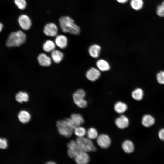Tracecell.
<instances>
[{"label":"cell","instance_id":"obj_4","mask_svg":"<svg viewBox=\"0 0 164 164\" xmlns=\"http://www.w3.org/2000/svg\"><path fill=\"white\" fill-rule=\"evenodd\" d=\"M76 141L81 151L86 152H94L96 148L91 140L88 138H77Z\"/></svg>","mask_w":164,"mask_h":164},{"label":"cell","instance_id":"obj_16","mask_svg":"<svg viewBox=\"0 0 164 164\" xmlns=\"http://www.w3.org/2000/svg\"><path fill=\"white\" fill-rule=\"evenodd\" d=\"M37 60L39 64L43 66H49L51 63V59L44 53H41L39 55Z\"/></svg>","mask_w":164,"mask_h":164},{"label":"cell","instance_id":"obj_34","mask_svg":"<svg viewBox=\"0 0 164 164\" xmlns=\"http://www.w3.org/2000/svg\"><path fill=\"white\" fill-rule=\"evenodd\" d=\"M128 0H116L119 3H126Z\"/></svg>","mask_w":164,"mask_h":164},{"label":"cell","instance_id":"obj_10","mask_svg":"<svg viewBox=\"0 0 164 164\" xmlns=\"http://www.w3.org/2000/svg\"><path fill=\"white\" fill-rule=\"evenodd\" d=\"M100 70L95 68L91 67L87 72L86 76L87 78L91 81H95L100 77Z\"/></svg>","mask_w":164,"mask_h":164},{"label":"cell","instance_id":"obj_12","mask_svg":"<svg viewBox=\"0 0 164 164\" xmlns=\"http://www.w3.org/2000/svg\"><path fill=\"white\" fill-rule=\"evenodd\" d=\"M89 156L87 152L82 151L74 158L77 164H87L89 161Z\"/></svg>","mask_w":164,"mask_h":164},{"label":"cell","instance_id":"obj_17","mask_svg":"<svg viewBox=\"0 0 164 164\" xmlns=\"http://www.w3.org/2000/svg\"><path fill=\"white\" fill-rule=\"evenodd\" d=\"M18 117L21 122L25 124L29 122L31 119V116L29 113L27 111L22 110L19 113Z\"/></svg>","mask_w":164,"mask_h":164},{"label":"cell","instance_id":"obj_20","mask_svg":"<svg viewBox=\"0 0 164 164\" xmlns=\"http://www.w3.org/2000/svg\"><path fill=\"white\" fill-rule=\"evenodd\" d=\"M51 57L56 63H60L63 60L64 55L62 52L57 50H55L51 52Z\"/></svg>","mask_w":164,"mask_h":164},{"label":"cell","instance_id":"obj_9","mask_svg":"<svg viewBox=\"0 0 164 164\" xmlns=\"http://www.w3.org/2000/svg\"><path fill=\"white\" fill-rule=\"evenodd\" d=\"M18 23L21 27L23 30L29 29L31 26V21L30 18L26 15H20L18 19Z\"/></svg>","mask_w":164,"mask_h":164},{"label":"cell","instance_id":"obj_2","mask_svg":"<svg viewBox=\"0 0 164 164\" xmlns=\"http://www.w3.org/2000/svg\"><path fill=\"white\" fill-rule=\"evenodd\" d=\"M56 126L59 133L64 137L69 138L73 132L74 128L70 118L58 120Z\"/></svg>","mask_w":164,"mask_h":164},{"label":"cell","instance_id":"obj_14","mask_svg":"<svg viewBox=\"0 0 164 164\" xmlns=\"http://www.w3.org/2000/svg\"><path fill=\"white\" fill-rule=\"evenodd\" d=\"M155 122V120L151 115L146 114L144 115L141 120V123L145 127H149L152 126Z\"/></svg>","mask_w":164,"mask_h":164},{"label":"cell","instance_id":"obj_7","mask_svg":"<svg viewBox=\"0 0 164 164\" xmlns=\"http://www.w3.org/2000/svg\"><path fill=\"white\" fill-rule=\"evenodd\" d=\"M97 142L101 147L106 149L110 146L111 141L110 137L108 135L102 134L98 135L97 138Z\"/></svg>","mask_w":164,"mask_h":164},{"label":"cell","instance_id":"obj_32","mask_svg":"<svg viewBox=\"0 0 164 164\" xmlns=\"http://www.w3.org/2000/svg\"><path fill=\"white\" fill-rule=\"evenodd\" d=\"M8 146L7 142L5 138H0V147L2 149H5Z\"/></svg>","mask_w":164,"mask_h":164},{"label":"cell","instance_id":"obj_23","mask_svg":"<svg viewBox=\"0 0 164 164\" xmlns=\"http://www.w3.org/2000/svg\"><path fill=\"white\" fill-rule=\"evenodd\" d=\"M128 109V106L126 103L121 101L116 102L114 106L115 111L118 114H121L125 112Z\"/></svg>","mask_w":164,"mask_h":164},{"label":"cell","instance_id":"obj_3","mask_svg":"<svg viewBox=\"0 0 164 164\" xmlns=\"http://www.w3.org/2000/svg\"><path fill=\"white\" fill-rule=\"evenodd\" d=\"M25 34L22 31H18L11 32L9 35L6 43L8 47L19 46L26 40Z\"/></svg>","mask_w":164,"mask_h":164},{"label":"cell","instance_id":"obj_24","mask_svg":"<svg viewBox=\"0 0 164 164\" xmlns=\"http://www.w3.org/2000/svg\"><path fill=\"white\" fill-rule=\"evenodd\" d=\"M15 98L18 102L22 103L28 101L29 100V94L27 92L20 91L16 94Z\"/></svg>","mask_w":164,"mask_h":164},{"label":"cell","instance_id":"obj_27","mask_svg":"<svg viewBox=\"0 0 164 164\" xmlns=\"http://www.w3.org/2000/svg\"><path fill=\"white\" fill-rule=\"evenodd\" d=\"M130 4L131 7L133 9L138 10L142 7L143 2L142 0H131Z\"/></svg>","mask_w":164,"mask_h":164},{"label":"cell","instance_id":"obj_31","mask_svg":"<svg viewBox=\"0 0 164 164\" xmlns=\"http://www.w3.org/2000/svg\"><path fill=\"white\" fill-rule=\"evenodd\" d=\"M156 12L159 16H164V1L158 6Z\"/></svg>","mask_w":164,"mask_h":164},{"label":"cell","instance_id":"obj_18","mask_svg":"<svg viewBox=\"0 0 164 164\" xmlns=\"http://www.w3.org/2000/svg\"><path fill=\"white\" fill-rule=\"evenodd\" d=\"M101 47L97 44L91 45L89 48L88 52L90 55L94 58H98L100 54Z\"/></svg>","mask_w":164,"mask_h":164},{"label":"cell","instance_id":"obj_1","mask_svg":"<svg viewBox=\"0 0 164 164\" xmlns=\"http://www.w3.org/2000/svg\"><path fill=\"white\" fill-rule=\"evenodd\" d=\"M60 26L62 31L65 33L78 35L80 33L79 27L75 24L74 20L68 16H63L59 19Z\"/></svg>","mask_w":164,"mask_h":164},{"label":"cell","instance_id":"obj_22","mask_svg":"<svg viewBox=\"0 0 164 164\" xmlns=\"http://www.w3.org/2000/svg\"><path fill=\"white\" fill-rule=\"evenodd\" d=\"M144 95L143 91L140 88L135 89L131 93V96L132 98L137 101L141 100L143 98Z\"/></svg>","mask_w":164,"mask_h":164},{"label":"cell","instance_id":"obj_26","mask_svg":"<svg viewBox=\"0 0 164 164\" xmlns=\"http://www.w3.org/2000/svg\"><path fill=\"white\" fill-rule=\"evenodd\" d=\"M73 132L77 138H82L84 137L87 132L84 128L80 126L75 128Z\"/></svg>","mask_w":164,"mask_h":164},{"label":"cell","instance_id":"obj_15","mask_svg":"<svg viewBox=\"0 0 164 164\" xmlns=\"http://www.w3.org/2000/svg\"><path fill=\"white\" fill-rule=\"evenodd\" d=\"M55 43L60 48L64 49L65 48L68 43V39L65 36L60 35L57 36L55 39Z\"/></svg>","mask_w":164,"mask_h":164},{"label":"cell","instance_id":"obj_30","mask_svg":"<svg viewBox=\"0 0 164 164\" xmlns=\"http://www.w3.org/2000/svg\"><path fill=\"white\" fill-rule=\"evenodd\" d=\"M156 79L159 84L164 85V71H160L157 73Z\"/></svg>","mask_w":164,"mask_h":164},{"label":"cell","instance_id":"obj_25","mask_svg":"<svg viewBox=\"0 0 164 164\" xmlns=\"http://www.w3.org/2000/svg\"><path fill=\"white\" fill-rule=\"evenodd\" d=\"M55 44L53 41L48 40L44 43L43 47L44 51L47 52H50L55 50Z\"/></svg>","mask_w":164,"mask_h":164},{"label":"cell","instance_id":"obj_21","mask_svg":"<svg viewBox=\"0 0 164 164\" xmlns=\"http://www.w3.org/2000/svg\"><path fill=\"white\" fill-rule=\"evenodd\" d=\"M96 64L98 69L101 71H106L110 69L109 63L103 59H101L97 60Z\"/></svg>","mask_w":164,"mask_h":164},{"label":"cell","instance_id":"obj_5","mask_svg":"<svg viewBox=\"0 0 164 164\" xmlns=\"http://www.w3.org/2000/svg\"><path fill=\"white\" fill-rule=\"evenodd\" d=\"M86 93L82 89L77 90L73 94V97L75 104L81 108H84L87 106V102L84 99Z\"/></svg>","mask_w":164,"mask_h":164},{"label":"cell","instance_id":"obj_35","mask_svg":"<svg viewBox=\"0 0 164 164\" xmlns=\"http://www.w3.org/2000/svg\"><path fill=\"white\" fill-rule=\"evenodd\" d=\"M46 164H56L55 162L53 161H50L47 162Z\"/></svg>","mask_w":164,"mask_h":164},{"label":"cell","instance_id":"obj_33","mask_svg":"<svg viewBox=\"0 0 164 164\" xmlns=\"http://www.w3.org/2000/svg\"><path fill=\"white\" fill-rule=\"evenodd\" d=\"M158 135L160 140L164 141V128L159 130L158 132Z\"/></svg>","mask_w":164,"mask_h":164},{"label":"cell","instance_id":"obj_8","mask_svg":"<svg viewBox=\"0 0 164 164\" xmlns=\"http://www.w3.org/2000/svg\"><path fill=\"white\" fill-rule=\"evenodd\" d=\"M43 32L46 36L54 37L56 36L58 33V28L57 26L53 23L46 24L44 26Z\"/></svg>","mask_w":164,"mask_h":164},{"label":"cell","instance_id":"obj_36","mask_svg":"<svg viewBox=\"0 0 164 164\" xmlns=\"http://www.w3.org/2000/svg\"><path fill=\"white\" fill-rule=\"evenodd\" d=\"M3 25L1 23L0 24V31H1L3 28Z\"/></svg>","mask_w":164,"mask_h":164},{"label":"cell","instance_id":"obj_6","mask_svg":"<svg viewBox=\"0 0 164 164\" xmlns=\"http://www.w3.org/2000/svg\"><path fill=\"white\" fill-rule=\"evenodd\" d=\"M68 148L67 154L69 157L73 158L82 152L76 141L71 140L67 145Z\"/></svg>","mask_w":164,"mask_h":164},{"label":"cell","instance_id":"obj_13","mask_svg":"<svg viewBox=\"0 0 164 164\" xmlns=\"http://www.w3.org/2000/svg\"><path fill=\"white\" fill-rule=\"evenodd\" d=\"M71 123L74 128L80 126L84 122V119L81 114L77 113L72 114L70 117Z\"/></svg>","mask_w":164,"mask_h":164},{"label":"cell","instance_id":"obj_11","mask_svg":"<svg viewBox=\"0 0 164 164\" xmlns=\"http://www.w3.org/2000/svg\"><path fill=\"white\" fill-rule=\"evenodd\" d=\"M129 123V120L126 116L122 115L117 118L115 120L116 126L120 129H124L127 128Z\"/></svg>","mask_w":164,"mask_h":164},{"label":"cell","instance_id":"obj_29","mask_svg":"<svg viewBox=\"0 0 164 164\" xmlns=\"http://www.w3.org/2000/svg\"><path fill=\"white\" fill-rule=\"evenodd\" d=\"M14 2L20 10L24 9L26 7L27 3L25 0H14Z\"/></svg>","mask_w":164,"mask_h":164},{"label":"cell","instance_id":"obj_28","mask_svg":"<svg viewBox=\"0 0 164 164\" xmlns=\"http://www.w3.org/2000/svg\"><path fill=\"white\" fill-rule=\"evenodd\" d=\"M87 134V138L91 140L97 138L98 136L97 130L93 127L91 128L88 129Z\"/></svg>","mask_w":164,"mask_h":164},{"label":"cell","instance_id":"obj_19","mask_svg":"<svg viewBox=\"0 0 164 164\" xmlns=\"http://www.w3.org/2000/svg\"><path fill=\"white\" fill-rule=\"evenodd\" d=\"M122 148L124 151L127 153L133 152L134 149V146L132 142L129 140L124 141L122 145Z\"/></svg>","mask_w":164,"mask_h":164}]
</instances>
